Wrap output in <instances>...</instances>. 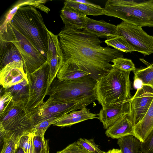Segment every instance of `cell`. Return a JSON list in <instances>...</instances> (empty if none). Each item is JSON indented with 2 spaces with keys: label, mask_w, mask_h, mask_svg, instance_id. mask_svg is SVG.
Returning <instances> with one entry per match:
<instances>
[{
  "label": "cell",
  "mask_w": 153,
  "mask_h": 153,
  "mask_svg": "<svg viewBox=\"0 0 153 153\" xmlns=\"http://www.w3.org/2000/svg\"><path fill=\"white\" fill-rule=\"evenodd\" d=\"M117 143L122 153H143L141 142L134 136H127L120 138Z\"/></svg>",
  "instance_id": "25"
},
{
  "label": "cell",
  "mask_w": 153,
  "mask_h": 153,
  "mask_svg": "<svg viewBox=\"0 0 153 153\" xmlns=\"http://www.w3.org/2000/svg\"><path fill=\"white\" fill-rule=\"evenodd\" d=\"M153 129V100L143 118L134 126V136L143 143Z\"/></svg>",
  "instance_id": "19"
},
{
  "label": "cell",
  "mask_w": 153,
  "mask_h": 153,
  "mask_svg": "<svg viewBox=\"0 0 153 153\" xmlns=\"http://www.w3.org/2000/svg\"><path fill=\"white\" fill-rule=\"evenodd\" d=\"M91 74L71 64H63L57 74V79L61 80H71L90 75Z\"/></svg>",
  "instance_id": "23"
},
{
  "label": "cell",
  "mask_w": 153,
  "mask_h": 153,
  "mask_svg": "<svg viewBox=\"0 0 153 153\" xmlns=\"http://www.w3.org/2000/svg\"><path fill=\"white\" fill-rule=\"evenodd\" d=\"M130 72L112 68L97 80V100L102 106L128 102L131 98Z\"/></svg>",
  "instance_id": "2"
},
{
  "label": "cell",
  "mask_w": 153,
  "mask_h": 153,
  "mask_svg": "<svg viewBox=\"0 0 153 153\" xmlns=\"http://www.w3.org/2000/svg\"><path fill=\"white\" fill-rule=\"evenodd\" d=\"M141 149L143 153L153 152V129L144 142L141 143Z\"/></svg>",
  "instance_id": "35"
},
{
  "label": "cell",
  "mask_w": 153,
  "mask_h": 153,
  "mask_svg": "<svg viewBox=\"0 0 153 153\" xmlns=\"http://www.w3.org/2000/svg\"><path fill=\"white\" fill-rule=\"evenodd\" d=\"M64 5L76 10L86 16L104 15L103 8L94 4H87L77 2L75 0H66Z\"/></svg>",
  "instance_id": "24"
},
{
  "label": "cell",
  "mask_w": 153,
  "mask_h": 153,
  "mask_svg": "<svg viewBox=\"0 0 153 153\" xmlns=\"http://www.w3.org/2000/svg\"><path fill=\"white\" fill-rule=\"evenodd\" d=\"M96 100V95H94L74 101L62 102L49 97L42 105L29 112L34 125L50 118L57 119L71 111L86 107Z\"/></svg>",
  "instance_id": "7"
},
{
  "label": "cell",
  "mask_w": 153,
  "mask_h": 153,
  "mask_svg": "<svg viewBox=\"0 0 153 153\" xmlns=\"http://www.w3.org/2000/svg\"><path fill=\"white\" fill-rule=\"evenodd\" d=\"M33 134L32 133V135L31 141L30 145V147L28 149L27 153H36L33 144Z\"/></svg>",
  "instance_id": "38"
},
{
  "label": "cell",
  "mask_w": 153,
  "mask_h": 153,
  "mask_svg": "<svg viewBox=\"0 0 153 153\" xmlns=\"http://www.w3.org/2000/svg\"><path fill=\"white\" fill-rule=\"evenodd\" d=\"M32 132L33 134V142L36 153H42L49 149L48 140L45 138L44 135Z\"/></svg>",
  "instance_id": "31"
},
{
  "label": "cell",
  "mask_w": 153,
  "mask_h": 153,
  "mask_svg": "<svg viewBox=\"0 0 153 153\" xmlns=\"http://www.w3.org/2000/svg\"><path fill=\"white\" fill-rule=\"evenodd\" d=\"M134 126L126 114L108 128L105 134L108 137L118 139L127 136H134Z\"/></svg>",
  "instance_id": "18"
},
{
  "label": "cell",
  "mask_w": 153,
  "mask_h": 153,
  "mask_svg": "<svg viewBox=\"0 0 153 153\" xmlns=\"http://www.w3.org/2000/svg\"><path fill=\"white\" fill-rule=\"evenodd\" d=\"M97 80L90 75L71 80L55 78L48 88L47 95L62 102H68L96 95Z\"/></svg>",
  "instance_id": "5"
},
{
  "label": "cell",
  "mask_w": 153,
  "mask_h": 153,
  "mask_svg": "<svg viewBox=\"0 0 153 153\" xmlns=\"http://www.w3.org/2000/svg\"><path fill=\"white\" fill-rule=\"evenodd\" d=\"M84 30L98 38L109 39L119 35L117 25L103 20H96L87 17Z\"/></svg>",
  "instance_id": "14"
},
{
  "label": "cell",
  "mask_w": 153,
  "mask_h": 153,
  "mask_svg": "<svg viewBox=\"0 0 153 153\" xmlns=\"http://www.w3.org/2000/svg\"><path fill=\"white\" fill-rule=\"evenodd\" d=\"M16 153H25L24 151L21 148H18Z\"/></svg>",
  "instance_id": "40"
},
{
  "label": "cell",
  "mask_w": 153,
  "mask_h": 153,
  "mask_svg": "<svg viewBox=\"0 0 153 153\" xmlns=\"http://www.w3.org/2000/svg\"><path fill=\"white\" fill-rule=\"evenodd\" d=\"M152 153H153V152Z\"/></svg>",
  "instance_id": "42"
},
{
  "label": "cell",
  "mask_w": 153,
  "mask_h": 153,
  "mask_svg": "<svg viewBox=\"0 0 153 153\" xmlns=\"http://www.w3.org/2000/svg\"><path fill=\"white\" fill-rule=\"evenodd\" d=\"M45 153H49V151H48L47 152Z\"/></svg>",
  "instance_id": "41"
},
{
  "label": "cell",
  "mask_w": 153,
  "mask_h": 153,
  "mask_svg": "<svg viewBox=\"0 0 153 153\" xmlns=\"http://www.w3.org/2000/svg\"><path fill=\"white\" fill-rule=\"evenodd\" d=\"M0 41V69L13 62L23 61L15 46L11 42L2 39Z\"/></svg>",
  "instance_id": "20"
},
{
  "label": "cell",
  "mask_w": 153,
  "mask_h": 153,
  "mask_svg": "<svg viewBox=\"0 0 153 153\" xmlns=\"http://www.w3.org/2000/svg\"><path fill=\"white\" fill-rule=\"evenodd\" d=\"M76 142L81 148L89 153H106L100 149L93 139L80 138Z\"/></svg>",
  "instance_id": "30"
},
{
  "label": "cell",
  "mask_w": 153,
  "mask_h": 153,
  "mask_svg": "<svg viewBox=\"0 0 153 153\" xmlns=\"http://www.w3.org/2000/svg\"><path fill=\"white\" fill-rule=\"evenodd\" d=\"M5 89L11 94L13 102L14 104L26 107L29 97V82L28 79Z\"/></svg>",
  "instance_id": "22"
},
{
  "label": "cell",
  "mask_w": 153,
  "mask_h": 153,
  "mask_svg": "<svg viewBox=\"0 0 153 153\" xmlns=\"http://www.w3.org/2000/svg\"><path fill=\"white\" fill-rule=\"evenodd\" d=\"M42 3L40 0H29L18 1L4 14L0 21V34L6 32L7 30V25L10 22L20 7L27 5H31L39 8Z\"/></svg>",
  "instance_id": "21"
},
{
  "label": "cell",
  "mask_w": 153,
  "mask_h": 153,
  "mask_svg": "<svg viewBox=\"0 0 153 153\" xmlns=\"http://www.w3.org/2000/svg\"><path fill=\"white\" fill-rule=\"evenodd\" d=\"M3 140L2 149L0 153H16L18 148V135L14 132L7 133L1 140Z\"/></svg>",
  "instance_id": "28"
},
{
  "label": "cell",
  "mask_w": 153,
  "mask_h": 153,
  "mask_svg": "<svg viewBox=\"0 0 153 153\" xmlns=\"http://www.w3.org/2000/svg\"><path fill=\"white\" fill-rule=\"evenodd\" d=\"M112 62V68L126 72H133L136 69L135 65L130 59L120 57L115 59Z\"/></svg>",
  "instance_id": "29"
},
{
  "label": "cell",
  "mask_w": 153,
  "mask_h": 153,
  "mask_svg": "<svg viewBox=\"0 0 153 153\" xmlns=\"http://www.w3.org/2000/svg\"><path fill=\"white\" fill-rule=\"evenodd\" d=\"M10 22L47 58L48 29L41 13L35 7L31 5L20 7Z\"/></svg>",
  "instance_id": "3"
},
{
  "label": "cell",
  "mask_w": 153,
  "mask_h": 153,
  "mask_svg": "<svg viewBox=\"0 0 153 153\" xmlns=\"http://www.w3.org/2000/svg\"><path fill=\"white\" fill-rule=\"evenodd\" d=\"M57 120L50 118L42 121L34 125L31 129V131L39 134L44 135L47 129Z\"/></svg>",
  "instance_id": "34"
},
{
  "label": "cell",
  "mask_w": 153,
  "mask_h": 153,
  "mask_svg": "<svg viewBox=\"0 0 153 153\" xmlns=\"http://www.w3.org/2000/svg\"><path fill=\"white\" fill-rule=\"evenodd\" d=\"M18 135V148L22 149L25 153H27L30 147L32 137V133L31 130L25 131L22 134Z\"/></svg>",
  "instance_id": "33"
},
{
  "label": "cell",
  "mask_w": 153,
  "mask_h": 153,
  "mask_svg": "<svg viewBox=\"0 0 153 153\" xmlns=\"http://www.w3.org/2000/svg\"><path fill=\"white\" fill-rule=\"evenodd\" d=\"M48 49L46 62L49 67L48 86L56 78L58 72L63 65L64 58L58 36L48 30Z\"/></svg>",
  "instance_id": "12"
},
{
  "label": "cell",
  "mask_w": 153,
  "mask_h": 153,
  "mask_svg": "<svg viewBox=\"0 0 153 153\" xmlns=\"http://www.w3.org/2000/svg\"><path fill=\"white\" fill-rule=\"evenodd\" d=\"M60 16L65 27L79 30L85 27L87 16L74 8L64 5Z\"/></svg>",
  "instance_id": "17"
},
{
  "label": "cell",
  "mask_w": 153,
  "mask_h": 153,
  "mask_svg": "<svg viewBox=\"0 0 153 153\" xmlns=\"http://www.w3.org/2000/svg\"><path fill=\"white\" fill-rule=\"evenodd\" d=\"M56 153H89L81 148L75 142Z\"/></svg>",
  "instance_id": "36"
},
{
  "label": "cell",
  "mask_w": 153,
  "mask_h": 153,
  "mask_svg": "<svg viewBox=\"0 0 153 153\" xmlns=\"http://www.w3.org/2000/svg\"><path fill=\"white\" fill-rule=\"evenodd\" d=\"M49 67L46 62L32 73L27 74L29 82V97L26 108L29 111L37 108L44 102L47 95Z\"/></svg>",
  "instance_id": "9"
},
{
  "label": "cell",
  "mask_w": 153,
  "mask_h": 153,
  "mask_svg": "<svg viewBox=\"0 0 153 153\" xmlns=\"http://www.w3.org/2000/svg\"><path fill=\"white\" fill-rule=\"evenodd\" d=\"M62 51L63 64L74 65L91 74L96 80L112 68L110 62L123 57L122 52L109 46L104 47L95 35L86 30L64 27L58 34Z\"/></svg>",
  "instance_id": "1"
},
{
  "label": "cell",
  "mask_w": 153,
  "mask_h": 153,
  "mask_svg": "<svg viewBox=\"0 0 153 153\" xmlns=\"http://www.w3.org/2000/svg\"><path fill=\"white\" fill-rule=\"evenodd\" d=\"M105 42L108 46L113 47L114 49L122 52L127 53L135 51L126 39L120 35L106 39L105 40Z\"/></svg>",
  "instance_id": "27"
},
{
  "label": "cell",
  "mask_w": 153,
  "mask_h": 153,
  "mask_svg": "<svg viewBox=\"0 0 153 153\" xmlns=\"http://www.w3.org/2000/svg\"><path fill=\"white\" fill-rule=\"evenodd\" d=\"M134 86L137 89L141 88L143 86L142 81L139 79L134 78Z\"/></svg>",
  "instance_id": "37"
},
{
  "label": "cell",
  "mask_w": 153,
  "mask_h": 153,
  "mask_svg": "<svg viewBox=\"0 0 153 153\" xmlns=\"http://www.w3.org/2000/svg\"><path fill=\"white\" fill-rule=\"evenodd\" d=\"M103 14L119 18L123 21L142 27H153V0H108Z\"/></svg>",
  "instance_id": "4"
},
{
  "label": "cell",
  "mask_w": 153,
  "mask_h": 153,
  "mask_svg": "<svg viewBox=\"0 0 153 153\" xmlns=\"http://www.w3.org/2000/svg\"><path fill=\"white\" fill-rule=\"evenodd\" d=\"M3 91V94L0 96V116L8 110L13 103L11 94L4 88Z\"/></svg>",
  "instance_id": "32"
},
{
  "label": "cell",
  "mask_w": 153,
  "mask_h": 153,
  "mask_svg": "<svg viewBox=\"0 0 153 153\" xmlns=\"http://www.w3.org/2000/svg\"><path fill=\"white\" fill-rule=\"evenodd\" d=\"M34 124L30 112L26 107L13 102L8 110L0 116V139L9 132L20 135L30 130Z\"/></svg>",
  "instance_id": "8"
},
{
  "label": "cell",
  "mask_w": 153,
  "mask_h": 153,
  "mask_svg": "<svg viewBox=\"0 0 153 153\" xmlns=\"http://www.w3.org/2000/svg\"><path fill=\"white\" fill-rule=\"evenodd\" d=\"M128 102L102 107L98 117L104 129H107L121 117L127 114Z\"/></svg>",
  "instance_id": "15"
},
{
  "label": "cell",
  "mask_w": 153,
  "mask_h": 153,
  "mask_svg": "<svg viewBox=\"0 0 153 153\" xmlns=\"http://www.w3.org/2000/svg\"><path fill=\"white\" fill-rule=\"evenodd\" d=\"M106 153H122L120 149H113L110 150L106 152Z\"/></svg>",
  "instance_id": "39"
},
{
  "label": "cell",
  "mask_w": 153,
  "mask_h": 153,
  "mask_svg": "<svg viewBox=\"0 0 153 153\" xmlns=\"http://www.w3.org/2000/svg\"><path fill=\"white\" fill-rule=\"evenodd\" d=\"M98 114L91 112L86 107L74 111L58 118L53 125L61 127L70 126L87 120L98 119Z\"/></svg>",
  "instance_id": "16"
},
{
  "label": "cell",
  "mask_w": 153,
  "mask_h": 153,
  "mask_svg": "<svg viewBox=\"0 0 153 153\" xmlns=\"http://www.w3.org/2000/svg\"><path fill=\"white\" fill-rule=\"evenodd\" d=\"M117 27L119 35L124 37L135 51L145 55L153 53V36L148 34L142 27L123 21Z\"/></svg>",
  "instance_id": "10"
},
{
  "label": "cell",
  "mask_w": 153,
  "mask_h": 153,
  "mask_svg": "<svg viewBox=\"0 0 153 153\" xmlns=\"http://www.w3.org/2000/svg\"><path fill=\"white\" fill-rule=\"evenodd\" d=\"M27 79L22 61L10 63L0 69V85L4 89L9 88Z\"/></svg>",
  "instance_id": "13"
},
{
  "label": "cell",
  "mask_w": 153,
  "mask_h": 153,
  "mask_svg": "<svg viewBox=\"0 0 153 153\" xmlns=\"http://www.w3.org/2000/svg\"><path fill=\"white\" fill-rule=\"evenodd\" d=\"M153 100V89L143 86L137 89L134 95L128 102L127 116L134 126L143 118Z\"/></svg>",
  "instance_id": "11"
},
{
  "label": "cell",
  "mask_w": 153,
  "mask_h": 153,
  "mask_svg": "<svg viewBox=\"0 0 153 153\" xmlns=\"http://www.w3.org/2000/svg\"><path fill=\"white\" fill-rule=\"evenodd\" d=\"M0 39L11 42L15 46L22 57L27 75L37 70L46 61V58L10 22L7 25V31L0 34Z\"/></svg>",
  "instance_id": "6"
},
{
  "label": "cell",
  "mask_w": 153,
  "mask_h": 153,
  "mask_svg": "<svg viewBox=\"0 0 153 153\" xmlns=\"http://www.w3.org/2000/svg\"><path fill=\"white\" fill-rule=\"evenodd\" d=\"M134 78L140 79L143 86H147L153 89V63L146 67L137 68L133 72Z\"/></svg>",
  "instance_id": "26"
}]
</instances>
